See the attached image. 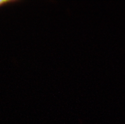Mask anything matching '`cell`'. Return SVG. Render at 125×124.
Masks as SVG:
<instances>
[{
	"mask_svg": "<svg viewBox=\"0 0 125 124\" xmlns=\"http://www.w3.org/2000/svg\"><path fill=\"white\" fill-rule=\"evenodd\" d=\"M17 2V1H13V0H0V7L2 6H4L6 4L9 3H13Z\"/></svg>",
	"mask_w": 125,
	"mask_h": 124,
	"instance_id": "obj_1",
	"label": "cell"
}]
</instances>
